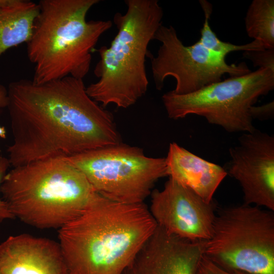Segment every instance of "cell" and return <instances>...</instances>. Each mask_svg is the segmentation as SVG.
Here are the masks:
<instances>
[{
  "mask_svg": "<svg viewBox=\"0 0 274 274\" xmlns=\"http://www.w3.org/2000/svg\"><path fill=\"white\" fill-rule=\"evenodd\" d=\"M83 79L42 84L22 79L8 88L10 166L66 157L120 143L111 113L87 93Z\"/></svg>",
  "mask_w": 274,
  "mask_h": 274,
  "instance_id": "obj_1",
  "label": "cell"
},
{
  "mask_svg": "<svg viewBox=\"0 0 274 274\" xmlns=\"http://www.w3.org/2000/svg\"><path fill=\"white\" fill-rule=\"evenodd\" d=\"M157 225L144 202L128 203L96 192L58 230L68 274H122Z\"/></svg>",
  "mask_w": 274,
  "mask_h": 274,
  "instance_id": "obj_2",
  "label": "cell"
},
{
  "mask_svg": "<svg viewBox=\"0 0 274 274\" xmlns=\"http://www.w3.org/2000/svg\"><path fill=\"white\" fill-rule=\"evenodd\" d=\"M99 0H42L27 54L34 66L32 82L42 84L88 73L91 52L111 20H86Z\"/></svg>",
  "mask_w": 274,
  "mask_h": 274,
  "instance_id": "obj_3",
  "label": "cell"
},
{
  "mask_svg": "<svg viewBox=\"0 0 274 274\" xmlns=\"http://www.w3.org/2000/svg\"><path fill=\"white\" fill-rule=\"evenodd\" d=\"M95 192L64 157L14 167L0 186L1 196L15 218L41 229L63 226L83 212Z\"/></svg>",
  "mask_w": 274,
  "mask_h": 274,
  "instance_id": "obj_4",
  "label": "cell"
},
{
  "mask_svg": "<svg viewBox=\"0 0 274 274\" xmlns=\"http://www.w3.org/2000/svg\"><path fill=\"white\" fill-rule=\"evenodd\" d=\"M125 4L126 12L114 15L118 32L110 46L97 50L100 58L94 73L98 80L86 88L104 107L114 104L126 109L146 93L148 47L162 25L163 12L158 0H126Z\"/></svg>",
  "mask_w": 274,
  "mask_h": 274,
  "instance_id": "obj_5",
  "label": "cell"
},
{
  "mask_svg": "<svg viewBox=\"0 0 274 274\" xmlns=\"http://www.w3.org/2000/svg\"><path fill=\"white\" fill-rule=\"evenodd\" d=\"M244 203L219 210L204 255L220 267L274 274V214Z\"/></svg>",
  "mask_w": 274,
  "mask_h": 274,
  "instance_id": "obj_6",
  "label": "cell"
},
{
  "mask_svg": "<svg viewBox=\"0 0 274 274\" xmlns=\"http://www.w3.org/2000/svg\"><path fill=\"white\" fill-rule=\"evenodd\" d=\"M273 89L274 71L258 68L191 93L180 95L170 91L162 95V100L171 119L196 115L228 132H249L256 128L250 114L251 108Z\"/></svg>",
  "mask_w": 274,
  "mask_h": 274,
  "instance_id": "obj_7",
  "label": "cell"
},
{
  "mask_svg": "<svg viewBox=\"0 0 274 274\" xmlns=\"http://www.w3.org/2000/svg\"><path fill=\"white\" fill-rule=\"evenodd\" d=\"M64 158L97 193L123 203L144 202L155 183L168 176L165 158L148 157L142 149L121 143Z\"/></svg>",
  "mask_w": 274,
  "mask_h": 274,
  "instance_id": "obj_8",
  "label": "cell"
},
{
  "mask_svg": "<svg viewBox=\"0 0 274 274\" xmlns=\"http://www.w3.org/2000/svg\"><path fill=\"white\" fill-rule=\"evenodd\" d=\"M154 40L160 42L161 45L156 56L149 53L148 56L151 59L152 76L158 90L163 88L168 77L176 81L172 91L183 95L221 81L225 74L231 77L251 72L246 63L229 64L225 56L208 50L198 41L191 46H185L172 25L162 24Z\"/></svg>",
  "mask_w": 274,
  "mask_h": 274,
  "instance_id": "obj_9",
  "label": "cell"
},
{
  "mask_svg": "<svg viewBox=\"0 0 274 274\" xmlns=\"http://www.w3.org/2000/svg\"><path fill=\"white\" fill-rule=\"evenodd\" d=\"M224 168L242 188L244 203L274 211V136L255 128L229 150Z\"/></svg>",
  "mask_w": 274,
  "mask_h": 274,
  "instance_id": "obj_10",
  "label": "cell"
},
{
  "mask_svg": "<svg viewBox=\"0 0 274 274\" xmlns=\"http://www.w3.org/2000/svg\"><path fill=\"white\" fill-rule=\"evenodd\" d=\"M150 212L158 226L189 241H208L216 215L213 201L207 203L189 188L169 178L161 190L151 193Z\"/></svg>",
  "mask_w": 274,
  "mask_h": 274,
  "instance_id": "obj_11",
  "label": "cell"
},
{
  "mask_svg": "<svg viewBox=\"0 0 274 274\" xmlns=\"http://www.w3.org/2000/svg\"><path fill=\"white\" fill-rule=\"evenodd\" d=\"M206 241H192L157 226L122 274H195Z\"/></svg>",
  "mask_w": 274,
  "mask_h": 274,
  "instance_id": "obj_12",
  "label": "cell"
},
{
  "mask_svg": "<svg viewBox=\"0 0 274 274\" xmlns=\"http://www.w3.org/2000/svg\"><path fill=\"white\" fill-rule=\"evenodd\" d=\"M0 274H68L58 243L23 233L0 243Z\"/></svg>",
  "mask_w": 274,
  "mask_h": 274,
  "instance_id": "obj_13",
  "label": "cell"
},
{
  "mask_svg": "<svg viewBox=\"0 0 274 274\" xmlns=\"http://www.w3.org/2000/svg\"><path fill=\"white\" fill-rule=\"evenodd\" d=\"M167 176L191 189L211 203L227 176L225 168L194 154L175 142L170 143L166 157Z\"/></svg>",
  "mask_w": 274,
  "mask_h": 274,
  "instance_id": "obj_14",
  "label": "cell"
},
{
  "mask_svg": "<svg viewBox=\"0 0 274 274\" xmlns=\"http://www.w3.org/2000/svg\"><path fill=\"white\" fill-rule=\"evenodd\" d=\"M39 5L24 0H0V57L31 37Z\"/></svg>",
  "mask_w": 274,
  "mask_h": 274,
  "instance_id": "obj_15",
  "label": "cell"
},
{
  "mask_svg": "<svg viewBox=\"0 0 274 274\" xmlns=\"http://www.w3.org/2000/svg\"><path fill=\"white\" fill-rule=\"evenodd\" d=\"M247 35L260 41L265 49L274 48V1L253 0L245 18Z\"/></svg>",
  "mask_w": 274,
  "mask_h": 274,
  "instance_id": "obj_16",
  "label": "cell"
},
{
  "mask_svg": "<svg viewBox=\"0 0 274 274\" xmlns=\"http://www.w3.org/2000/svg\"><path fill=\"white\" fill-rule=\"evenodd\" d=\"M199 3L203 11L204 20L200 30V38L198 42L208 50L225 57L229 53L234 51H248L265 49L263 44L258 40L244 45H235L221 41L212 30L209 20L212 12V6L207 1L200 0Z\"/></svg>",
  "mask_w": 274,
  "mask_h": 274,
  "instance_id": "obj_17",
  "label": "cell"
},
{
  "mask_svg": "<svg viewBox=\"0 0 274 274\" xmlns=\"http://www.w3.org/2000/svg\"><path fill=\"white\" fill-rule=\"evenodd\" d=\"M243 57L250 60L254 66L274 71V48L244 51Z\"/></svg>",
  "mask_w": 274,
  "mask_h": 274,
  "instance_id": "obj_18",
  "label": "cell"
},
{
  "mask_svg": "<svg viewBox=\"0 0 274 274\" xmlns=\"http://www.w3.org/2000/svg\"><path fill=\"white\" fill-rule=\"evenodd\" d=\"M195 274H249L238 270L225 269L215 263L204 255L198 263Z\"/></svg>",
  "mask_w": 274,
  "mask_h": 274,
  "instance_id": "obj_19",
  "label": "cell"
},
{
  "mask_svg": "<svg viewBox=\"0 0 274 274\" xmlns=\"http://www.w3.org/2000/svg\"><path fill=\"white\" fill-rule=\"evenodd\" d=\"M10 166L8 158L0 156V186L3 179ZM15 217L9 209L8 205L0 195V223L9 219H15Z\"/></svg>",
  "mask_w": 274,
  "mask_h": 274,
  "instance_id": "obj_20",
  "label": "cell"
},
{
  "mask_svg": "<svg viewBox=\"0 0 274 274\" xmlns=\"http://www.w3.org/2000/svg\"><path fill=\"white\" fill-rule=\"evenodd\" d=\"M251 118L259 120L272 119L274 116V101L268 102L261 106H252L250 110Z\"/></svg>",
  "mask_w": 274,
  "mask_h": 274,
  "instance_id": "obj_21",
  "label": "cell"
},
{
  "mask_svg": "<svg viewBox=\"0 0 274 274\" xmlns=\"http://www.w3.org/2000/svg\"><path fill=\"white\" fill-rule=\"evenodd\" d=\"M8 104V91L4 85L0 83V108H7ZM1 152V148H0ZM1 156V155H0Z\"/></svg>",
  "mask_w": 274,
  "mask_h": 274,
  "instance_id": "obj_22",
  "label": "cell"
},
{
  "mask_svg": "<svg viewBox=\"0 0 274 274\" xmlns=\"http://www.w3.org/2000/svg\"><path fill=\"white\" fill-rule=\"evenodd\" d=\"M7 138V131L4 126H0V138L5 139Z\"/></svg>",
  "mask_w": 274,
  "mask_h": 274,
  "instance_id": "obj_23",
  "label": "cell"
}]
</instances>
